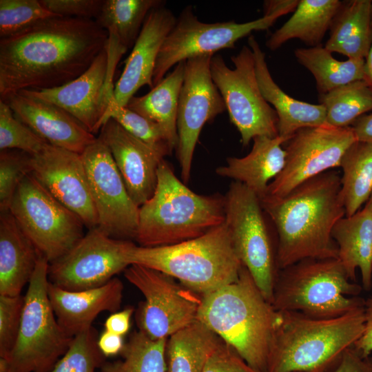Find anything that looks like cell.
<instances>
[{
    "label": "cell",
    "instance_id": "1",
    "mask_svg": "<svg viewBox=\"0 0 372 372\" xmlns=\"http://www.w3.org/2000/svg\"><path fill=\"white\" fill-rule=\"evenodd\" d=\"M94 19L50 18L0 40V98L61 86L85 72L105 48Z\"/></svg>",
    "mask_w": 372,
    "mask_h": 372
},
{
    "label": "cell",
    "instance_id": "2",
    "mask_svg": "<svg viewBox=\"0 0 372 372\" xmlns=\"http://www.w3.org/2000/svg\"><path fill=\"white\" fill-rule=\"evenodd\" d=\"M340 178L329 170L284 196L267 194L260 200L277 232L279 270L307 258H338L331 232L345 216Z\"/></svg>",
    "mask_w": 372,
    "mask_h": 372
},
{
    "label": "cell",
    "instance_id": "3",
    "mask_svg": "<svg viewBox=\"0 0 372 372\" xmlns=\"http://www.w3.org/2000/svg\"><path fill=\"white\" fill-rule=\"evenodd\" d=\"M280 317L242 265L237 280L202 296L197 319L252 368L267 372Z\"/></svg>",
    "mask_w": 372,
    "mask_h": 372
},
{
    "label": "cell",
    "instance_id": "4",
    "mask_svg": "<svg viewBox=\"0 0 372 372\" xmlns=\"http://www.w3.org/2000/svg\"><path fill=\"white\" fill-rule=\"evenodd\" d=\"M280 312L267 372H331L364 329V307L330 319Z\"/></svg>",
    "mask_w": 372,
    "mask_h": 372
},
{
    "label": "cell",
    "instance_id": "5",
    "mask_svg": "<svg viewBox=\"0 0 372 372\" xmlns=\"http://www.w3.org/2000/svg\"><path fill=\"white\" fill-rule=\"evenodd\" d=\"M225 221V196L194 192L164 159L154 193L139 207L134 240L145 247L173 245L202 236Z\"/></svg>",
    "mask_w": 372,
    "mask_h": 372
},
{
    "label": "cell",
    "instance_id": "6",
    "mask_svg": "<svg viewBox=\"0 0 372 372\" xmlns=\"http://www.w3.org/2000/svg\"><path fill=\"white\" fill-rule=\"evenodd\" d=\"M125 256L130 265L164 273L201 296L237 280L243 265L225 221L202 236L173 245L145 247L132 242Z\"/></svg>",
    "mask_w": 372,
    "mask_h": 372
},
{
    "label": "cell",
    "instance_id": "7",
    "mask_svg": "<svg viewBox=\"0 0 372 372\" xmlns=\"http://www.w3.org/2000/svg\"><path fill=\"white\" fill-rule=\"evenodd\" d=\"M362 289L338 258H307L279 270L271 304L280 311L335 318L364 307Z\"/></svg>",
    "mask_w": 372,
    "mask_h": 372
},
{
    "label": "cell",
    "instance_id": "8",
    "mask_svg": "<svg viewBox=\"0 0 372 372\" xmlns=\"http://www.w3.org/2000/svg\"><path fill=\"white\" fill-rule=\"evenodd\" d=\"M49 262L39 257L24 296L16 343L6 360L10 372H49L73 338L59 324L48 294Z\"/></svg>",
    "mask_w": 372,
    "mask_h": 372
},
{
    "label": "cell",
    "instance_id": "9",
    "mask_svg": "<svg viewBox=\"0 0 372 372\" xmlns=\"http://www.w3.org/2000/svg\"><path fill=\"white\" fill-rule=\"evenodd\" d=\"M10 211L39 254L49 263L67 253L84 234L85 225L30 174L19 185Z\"/></svg>",
    "mask_w": 372,
    "mask_h": 372
},
{
    "label": "cell",
    "instance_id": "10",
    "mask_svg": "<svg viewBox=\"0 0 372 372\" xmlns=\"http://www.w3.org/2000/svg\"><path fill=\"white\" fill-rule=\"evenodd\" d=\"M231 60L234 68L227 65L222 56L214 55L210 70L229 119L240 134L242 146H247L257 136H278V116L260 91L252 50L244 45Z\"/></svg>",
    "mask_w": 372,
    "mask_h": 372
},
{
    "label": "cell",
    "instance_id": "11",
    "mask_svg": "<svg viewBox=\"0 0 372 372\" xmlns=\"http://www.w3.org/2000/svg\"><path fill=\"white\" fill-rule=\"evenodd\" d=\"M225 196V223L242 264L269 302H272L279 269L277 250L258 196L239 182H233Z\"/></svg>",
    "mask_w": 372,
    "mask_h": 372
},
{
    "label": "cell",
    "instance_id": "12",
    "mask_svg": "<svg viewBox=\"0 0 372 372\" xmlns=\"http://www.w3.org/2000/svg\"><path fill=\"white\" fill-rule=\"evenodd\" d=\"M124 276L145 298L136 322L150 338H168L197 320L202 296L180 286L172 276L139 265H129Z\"/></svg>",
    "mask_w": 372,
    "mask_h": 372
},
{
    "label": "cell",
    "instance_id": "13",
    "mask_svg": "<svg viewBox=\"0 0 372 372\" xmlns=\"http://www.w3.org/2000/svg\"><path fill=\"white\" fill-rule=\"evenodd\" d=\"M278 18L271 15L240 23L234 21L204 23L198 20L192 6H187L176 19L160 50L153 75L154 87L180 62L234 48L239 39L254 31L268 30Z\"/></svg>",
    "mask_w": 372,
    "mask_h": 372
},
{
    "label": "cell",
    "instance_id": "14",
    "mask_svg": "<svg viewBox=\"0 0 372 372\" xmlns=\"http://www.w3.org/2000/svg\"><path fill=\"white\" fill-rule=\"evenodd\" d=\"M355 141L351 126L324 125L298 130L285 143V167L269 184L267 194L284 196L303 182L340 167L343 155Z\"/></svg>",
    "mask_w": 372,
    "mask_h": 372
},
{
    "label": "cell",
    "instance_id": "15",
    "mask_svg": "<svg viewBox=\"0 0 372 372\" xmlns=\"http://www.w3.org/2000/svg\"><path fill=\"white\" fill-rule=\"evenodd\" d=\"M98 227L115 239L134 240L139 207L131 198L110 150L99 135L81 154Z\"/></svg>",
    "mask_w": 372,
    "mask_h": 372
},
{
    "label": "cell",
    "instance_id": "16",
    "mask_svg": "<svg viewBox=\"0 0 372 372\" xmlns=\"http://www.w3.org/2000/svg\"><path fill=\"white\" fill-rule=\"evenodd\" d=\"M130 240L115 239L98 227L89 231L67 253L49 263L48 280L70 291L99 287L130 265Z\"/></svg>",
    "mask_w": 372,
    "mask_h": 372
},
{
    "label": "cell",
    "instance_id": "17",
    "mask_svg": "<svg viewBox=\"0 0 372 372\" xmlns=\"http://www.w3.org/2000/svg\"><path fill=\"white\" fill-rule=\"evenodd\" d=\"M213 56H196L185 62L184 80L178 99L176 149L184 183L189 180L195 147L203 126L226 110L224 100L211 75Z\"/></svg>",
    "mask_w": 372,
    "mask_h": 372
},
{
    "label": "cell",
    "instance_id": "18",
    "mask_svg": "<svg viewBox=\"0 0 372 372\" xmlns=\"http://www.w3.org/2000/svg\"><path fill=\"white\" fill-rule=\"evenodd\" d=\"M114 53L106 45L85 72L61 86L22 91L63 109L95 135L103 125L109 100L114 96V72L121 57Z\"/></svg>",
    "mask_w": 372,
    "mask_h": 372
},
{
    "label": "cell",
    "instance_id": "19",
    "mask_svg": "<svg viewBox=\"0 0 372 372\" xmlns=\"http://www.w3.org/2000/svg\"><path fill=\"white\" fill-rule=\"evenodd\" d=\"M31 156V174L57 200L76 214L88 229L98 227L81 154L47 143L39 153Z\"/></svg>",
    "mask_w": 372,
    "mask_h": 372
},
{
    "label": "cell",
    "instance_id": "20",
    "mask_svg": "<svg viewBox=\"0 0 372 372\" xmlns=\"http://www.w3.org/2000/svg\"><path fill=\"white\" fill-rule=\"evenodd\" d=\"M99 136L109 147L131 198L140 207L154 193L158 167L169 153L136 138L112 118Z\"/></svg>",
    "mask_w": 372,
    "mask_h": 372
},
{
    "label": "cell",
    "instance_id": "21",
    "mask_svg": "<svg viewBox=\"0 0 372 372\" xmlns=\"http://www.w3.org/2000/svg\"><path fill=\"white\" fill-rule=\"evenodd\" d=\"M2 101L19 121L50 145L82 154L96 138L63 109L23 91L11 94Z\"/></svg>",
    "mask_w": 372,
    "mask_h": 372
},
{
    "label": "cell",
    "instance_id": "22",
    "mask_svg": "<svg viewBox=\"0 0 372 372\" xmlns=\"http://www.w3.org/2000/svg\"><path fill=\"white\" fill-rule=\"evenodd\" d=\"M176 19L163 4L152 10L147 16L125 67L114 85V95L119 106L125 107L143 86L153 88L156 59L166 37Z\"/></svg>",
    "mask_w": 372,
    "mask_h": 372
},
{
    "label": "cell",
    "instance_id": "23",
    "mask_svg": "<svg viewBox=\"0 0 372 372\" xmlns=\"http://www.w3.org/2000/svg\"><path fill=\"white\" fill-rule=\"evenodd\" d=\"M123 285L113 278L105 285L86 290L70 291L49 282L48 294L56 319L70 337L90 328L103 311L114 313L121 307Z\"/></svg>",
    "mask_w": 372,
    "mask_h": 372
},
{
    "label": "cell",
    "instance_id": "24",
    "mask_svg": "<svg viewBox=\"0 0 372 372\" xmlns=\"http://www.w3.org/2000/svg\"><path fill=\"white\" fill-rule=\"evenodd\" d=\"M248 44L254 54L256 78L262 94L273 105L278 116V136L289 140L302 128L327 125L324 106L288 95L273 79L265 54L254 36H249Z\"/></svg>",
    "mask_w": 372,
    "mask_h": 372
},
{
    "label": "cell",
    "instance_id": "25",
    "mask_svg": "<svg viewBox=\"0 0 372 372\" xmlns=\"http://www.w3.org/2000/svg\"><path fill=\"white\" fill-rule=\"evenodd\" d=\"M250 152L245 156L228 157L227 165L216 168L218 176L235 180L245 185L260 200L267 194L269 181L283 169L286 152L282 147L288 140L257 136Z\"/></svg>",
    "mask_w": 372,
    "mask_h": 372
},
{
    "label": "cell",
    "instance_id": "26",
    "mask_svg": "<svg viewBox=\"0 0 372 372\" xmlns=\"http://www.w3.org/2000/svg\"><path fill=\"white\" fill-rule=\"evenodd\" d=\"M41 255L10 210L0 213V295H21Z\"/></svg>",
    "mask_w": 372,
    "mask_h": 372
},
{
    "label": "cell",
    "instance_id": "27",
    "mask_svg": "<svg viewBox=\"0 0 372 372\" xmlns=\"http://www.w3.org/2000/svg\"><path fill=\"white\" fill-rule=\"evenodd\" d=\"M331 236L338 248V258L353 282L359 269L362 287L372 288V211L365 208L344 216L334 225Z\"/></svg>",
    "mask_w": 372,
    "mask_h": 372
},
{
    "label": "cell",
    "instance_id": "28",
    "mask_svg": "<svg viewBox=\"0 0 372 372\" xmlns=\"http://www.w3.org/2000/svg\"><path fill=\"white\" fill-rule=\"evenodd\" d=\"M329 30L326 49L348 59H365L372 45V1H342Z\"/></svg>",
    "mask_w": 372,
    "mask_h": 372
},
{
    "label": "cell",
    "instance_id": "29",
    "mask_svg": "<svg viewBox=\"0 0 372 372\" xmlns=\"http://www.w3.org/2000/svg\"><path fill=\"white\" fill-rule=\"evenodd\" d=\"M185 62L175 65L174 70L147 94L141 96H134L126 105L160 126L172 152L178 145L177 114L184 80Z\"/></svg>",
    "mask_w": 372,
    "mask_h": 372
},
{
    "label": "cell",
    "instance_id": "30",
    "mask_svg": "<svg viewBox=\"0 0 372 372\" xmlns=\"http://www.w3.org/2000/svg\"><path fill=\"white\" fill-rule=\"evenodd\" d=\"M341 3L338 0H300L293 15L270 36L267 47L276 50L293 39L310 47L321 45Z\"/></svg>",
    "mask_w": 372,
    "mask_h": 372
},
{
    "label": "cell",
    "instance_id": "31",
    "mask_svg": "<svg viewBox=\"0 0 372 372\" xmlns=\"http://www.w3.org/2000/svg\"><path fill=\"white\" fill-rule=\"evenodd\" d=\"M223 342L198 319L168 337L167 372H203L207 360Z\"/></svg>",
    "mask_w": 372,
    "mask_h": 372
},
{
    "label": "cell",
    "instance_id": "32",
    "mask_svg": "<svg viewBox=\"0 0 372 372\" xmlns=\"http://www.w3.org/2000/svg\"><path fill=\"white\" fill-rule=\"evenodd\" d=\"M294 54L298 61L313 76L320 94L355 81H369L364 59L338 61L322 45L298 48Z\"/></svg>",
    "mask_w": 372,
    "mask_h": 372
},
{
    "label": "cell",
    "instance_id": "33",
    "mask_svg": "<svg viewBox=\"0 0 372 372\" xmlns=\"http://www.w3.org/2000/svg\"><path fill=\"white\" fill-rule=\"evenodd\" d=\"M163 4L160 0H104L94 21L127 50L134 46L149 12Z\"/></svg>",
    "mask_w": 372,
    "mask_h": 372
},
{
    "label": "cell",
    "instance_id": "34",
    "mask_svg": "<svg viewBox=\"0 0 372 372\" xmlns=\"http://www.w3.org/2000/svg\"><path fill=\"white\" fill-rule=\"evenodd\" d=\"M340 167L345 216L358 212L372 194V145L355 141L343 155Z\"/></svg>",
    "mask_w": 372,
    "mask_h": 372
},
{
    "label": "cell",
    "instance_id": "35",
    "mask_svg": "<svg viewBox=\"0 0 372 372\" xmlns=\"http://www.w3.org/2000/svg\"><path fill=\"white\" fill-rule=\"evenodd\" d=\"M319 101L325 109L327 125L349 127L372 110V84L368 80L355 81L320 94Z\"/></svg>",
    "mask_w": 372,
    "mask_h": 372
},
{
    "label": "cell",
    "instance_id": "36",
    "mask_svg": "<svg viewBox=\"0 0 372 372\" xmlns=\"http://www.w3.org/2000/svg\"><path fill=\"white\" fill-rule=\"evenodd\" d=\"M167 340H153L140 330L135 331L124 344L122 360L105 362L101 372H167Z\"/></svg>",
    "mask_w": 372,
    "mask_h": 372
},
{
    "label": "cell",
    "instance_id": "37",
    "mask_svg": "<svg viewBox=\"0 0 372 372\" xmlns=\"http://www.w3.org/2000/svg\"><path fill=\"white\" fill-rule=\"evenodd\" d=\"M97 340L93 327L75 335L68 351L49 372H95L105 362Z\"/></svg>",
    "mask_w": 372,
    "mask_h": 372
},
{
    "label": "cell",
    "instance_id": "38",
    "mask_svg": "<svg viewBox=\"0 0 372 372\" xmlns=\"http://www.w3.org/2000/svg\"><path fill=\"white\" fill-rule=\"evenodd\" d=\"M60 17L53 14L40 0H1L0 37H8L43 20Z\"/></svg>",
    "mask_w": 372,
    "mask_h": 372
},
{
    "label": "cell",
    "instance_id": "39",
    "mask_svg": "<svg viewBox=\"0 0 372 372\" xmlns=\"http://www.w3.org/2000/svg\"><path fill=\"white\" fill-rule=\"evenodd\" d=\"M112 118L127 132L142 141L172 153L166 137L158 125L129 109L119 106L112 96L103 120V125Z\"/></svg>",
    "mask_w": 372,
    "mask_h": 372
},
{
    "label": "cell",
    "instance_id": "40",
    "mask_svg": "<svg viewBox=\"0 0 372 372\" xmlns=\"http://www.w3.org/2000/svg\"><path fill=\"white\" fill-rule=\"evenodd\" d=\"M48 143L19 121L10 106L0 100V149H18L30 155L39 153Z\"/></svg>",
    "mask_w": 372,
    "mask_h": 372
},
{
    "label": "cell",
    "instance_id": "41",
    "mask_svg": "<svg viewBox=\"0 0 372 372\" xmlns=\"http://www.w3.org/2000/svg\"><path fill=\"white\" fill-rule=\"evenodd\" d=\"M32 156L18 149L0 152V211L9 210L13 196L23 178L31 174Z\"/></svg>",
    "mask_w": 372,
    "mask_h": 372
},
{
    "label": "cell",
    "instance_id": "42",
    "mask_svg": "<svg viewBox=\"0 0 372 372\" xmlns=\"http://www.w3.org/2000/svg\"><path fill=\"white\" fill-rule=\"evenodd\" d=\"M24 296L0 295V358L7 359L17 339Z\"/></svg>",
    "mask_w": 372,
    "mask_h": 372
},
{
    "label": "cell",
    "instance_id": "43",
    "mask_svg": "<svg viewBox=\"0 0 372 372\" xmlns=\"http://www.w3.org/2000/svg\"><path fill=\"white\" fill-rule=\"evenodd\" d=\"M40 1L46 9L58 16L90 19L97 18L103 3V0Z\"/></svg>",
    "mask_w": 372,
    "mask_h": 372
},
{
    "label": "cell",
    "instance_id": "44",
    "mask_svg": "<svg viewBox=\"0 0 372 372\" xmlns=\"http://www.w3.org/2000/svg\"><path fill=\"white\" fill-rule=\"evenodd\" d=\"M203 372H259L224 342L212 353Z\"/></svg>",
    "mask_w": 372,
    "mask_h": 372
},
{
    "label": "cell",
    "instance_id": "45",
    "mask_svg": "<svg viewBox=\"0 0 372 372\" xmlns=\"http://www.w3.org/2000/svg\"><path fill=\"white\" fill-rule=\"evenodd\" d=\"M331 372H372V360L363 357L353 347L347 349Z\"/></svg>",
    "mask_w": 372,
    "mask_h": 372
},
{
    "label": "cell",
    "instance_id": "46",
    "mask_svg": "<svg viewBox=\"0 0 372 372\" xmlns=\"http://www.w3.org/2000/svg\"><path fill=\"white\" fill-rule=\"evenodd\" d=\"M365 325L360 338L353 347L364 358L372 353V295L364 300Z\"/></svg>",
    "mask_w": 372,
    "mask_h": 372
},
{
    "label": "cell",
    "instance_id": "47",
    "mask_svg": "<svg viewBox=\"0 0 372 372\" xmlns=\"http://www.w3.org/2000/svg\"><path fill=\"white\" fill-rule=\"evenodd\" d=\"M133 312L132 307H127L112 313L104 322L105 330L121 336L125 335L130 329Z\"/></svg>",
    "mask_w": 372,
    "mask_h": 372
},
{
    "label": "cell",
    "instance_id": "48",
    "mask_svg": "<svg viewBox=\"0 0 372 372\" xmlns=\"http://www.w3.org/2000/svg\"><path fill=\"white\" fill-rule=\"evenodd\" d=\"M99 349L105 357H110L121 353L124 343L122 336L104 331L98 338Z\"/></svg>",
    "mask_w": 372,
    "mask_h": 372
},
{
    "label": "cell",
    "instance_id": "49",
    "mask_svg": "<svg viewBox=\"0 0 372 372\" xmlns=\"http://www.w3.org/2000/svg\"><path fill=\"white\" fill-rule=\"evenodd\" d=\"M298 0H267L263 3V16L277 15L279 17L294 12Z\"/></svg>",
    "mask_w": 372,
    "mask_h": 372
},
{
    "label": "cell",
    "instance_id": "50",
    "mask_svg": "<svg viewBox=\"0 0 372 372\" xmlns=\"http://www.w3.org/2000/svg\"><path fill=\"white\" fill-rule=\"evenodd\" d=\"M351 127L357 141L372 145V114L362 115Z\"/></svg>",
    "mask_w": 372,
    "mask_h": 372
},
{
    "label": "cell",
    "instance_id": "51",
    "mask_svg": "<svg viewBox=\"0 0 372 372\" xmlns=\"http://www.w3.org/2000/svg\"><path fill=\"white\" fill-rule=\"evenodd\" d=\"M366 61V70L368 76L369 81L372 84V45L369 52L365 59Z\"/></svg>",
    "mask_w": 372,
    "mask_h": 372
},
{
    "label": "cell",
    "instance_id": "52",
    "mask_svg": "<svg viewBox=\"0 0 372 372\" xmlns=\"http://www.w3.org/2000/svg\"><path fill=\"white\" fill-rule=\"evenodd\" d=\"M364 208L370 210L372 211V194L369 198L368 201L366 203V204L364 206Z\"/></svg>",
    "mask_w": 372,
    "mask_h": 372
},
{
    "label": "cell",
    "instance_id": "53",
    "mask_svg": "<svg viewBox=\"0 0 372 372\" xmlns=\"http://www.w3.org/2000/svg\"><path fill=\"white\" fill-rule=\"evenodd\" d=\"M0 372H10L9 369L5 371H0Z\"/></svg>",
    "mask_w": 372,
    "mask_h": 372
}]
</instances>
